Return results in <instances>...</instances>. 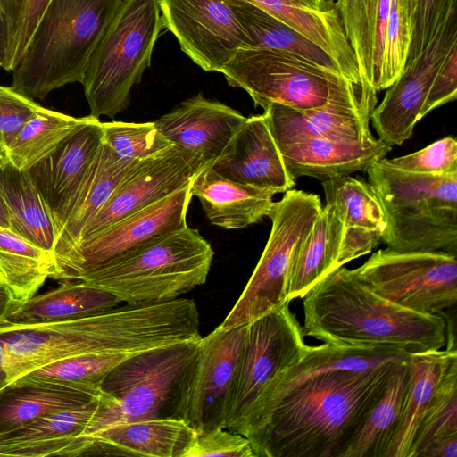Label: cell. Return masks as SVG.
<instances>
[{
  "label": "cell",
  "instance_id": "cell-42",
  "mask_svg": "<svg viewBox=\"0 0 457 457\" xmlns=\"http://www.w3.org/2000/svg\"><path fill=\"white\" fill-rule=\"evenodd\" d=\"M418 0H390L387 18L381 90L403 72L414 31Z\"/></svg>",
  "mask_w": 457,
  "mask_h": 457
},
{
  "label": "cell",
  "instance_id": "cell-17",
  "mask_svg": "<svg viewBox=\"0 0 457 457\" xmlns=\"http://www.w3.org/2000/svg\"><path fill=\"white\" fill-rule=\"evenodd\" d=\"M200 171L198 164L174 145L158 155L139 161L84 227L75 247L119 220L190 185Z\"/></svg>",
  "mask_w": 457,
  "mask_h": 457
},
{
  "label": "cell",
  "instance_id": "cell-18",
  "mask_svg": "<svg viewBox=\"0 0 457 457\" xmlns=\"http://www.w3.org/2000/svg\"><path fill=\"white\" fill-rule=\"evenodd\" d=\"M103 140L102 122L90 114L48 155L26 170L46 204L57 236Z\"/></svg>",
  "mask_w": 457,
  "mask_h": 457
},
{
  "label": "cell",
  "instance_id": "cell-54",
  "mask_svg": "<svg viewBox=\"0 0 457 457\" xmlns=\"http://www.w3.org/2000/svg\"><path fill=\"white\" fill-rule=\"evenodd\" d=\"M0 228H10V215L4 198L0 194Z\"/></svg>",
  "mask_w": 457,
  "mask_h": 457
},
{
  "label": "cell",
  "instance_id": "cell-38",
  "mask_svg": "<svg viewBox=\"0 0 457 457\" xmlns=\"http://www.w3.org/2000/svg\"><path fill=\"white\" fill-rule=\"evenodd\" d=\"M326 206L346 228L374 231L384 236L387 222L373 187L350 175L321 181Z\"/></svg>",
  "mask_w": 457,
  "mask_h": 457
},
{
  "label": "cell",
  "instance_id": "cell-12",
  "mask_svg": "<svg viewBox=\"0 0 457 457\" xmlns=\"http://www.w3.org/2000/svg\"><path fill=\"white\" fill-rule=\"evenodd\" d=\"M350 274L403 308L440 314L457 302V256L379 249Z\"/></svg>",
  "mask_w": 457,
  "mask_h": 457
},
{
  "label": "cell",
  "instance_id": "cell-35",
  "mask_svg": "<svg viewBox=\"0 0 457 457\" xmlns=\"http://www.w3.org/2000/svg\"><path fill=\"white\" fill-rule=\"evenodd\" d=\"M224 1L248 37L249 48L281 50L340 74L335 62L322 49L284 21L249 2Z\"/></svg>",
  "mask_w": 457,
  "mask_h": 457
},
{
  "label": "cell",
  "instance_id": "cell-16",
  "mask_svg": "<svg viewBox=\"0 0 457 457\" xmlns=\"http://www.w3.org/2000/svg\"><path fill=\"white\" fill-rule=\"evenodd\" d=\"M457 45L456 9L441 24L423 50L406 62L370 114L379 139L401 145L412 135L432 81L444 59Z\"/></svg>",
  "mask_w": 457,
  "mask_h": 457
},
{
  "label": "cell",
  "instance_id": "cell-29",
  "mask_svg": "<svg viewBox=\"0 0 457 457\" xmlns=\"http://www.w3.org/2000/svg\"><path fill=\"white\" fill-rule=\"evenodd\" d=\"M334 5L354 54L363 87L377 94L381 91L390 0H337Z\"/></svg>",
  "mask_w": 457,
  "mask_h": 457
},
{
  "label": "cell",
  "instance_id": "cell-56",
  "mask_svg": "<svg viewBox=\"0 0 457 457\" xmlns=\"http://www.w3.org/2000/svg\"><path fill=\"white\" fill-rule=\"evenodd\" d=\"M6 151L4 147L0 145V166L4 164L7 162Z\"/></svg>",
  "mask_w": 457,
  "mask_h": 457
},
{
  "label": "cell",
  "instance_id": "cell-41",
  "mask_svg": "<svg viewBox=\"0 0 457 457\" xmlns=\"http://www.w3.org/2000/svg\"><path fill=\"white\" fill-rule=\"evenodd\" d=\"M457 435V360L434 392L418 426L409 457H420L431 444Z\"/></svg>",
  "mask_w": 457,
  "mask_h": 457
},
{
  "label": "cell",
  "instance_id": "cell-14",
  "mask_svg": "<svg viewBox=\"0 0 457 457\" xmlns=\"http://www.w3.org/2000/svg\"><path fill=\"white\" fill-rule=\"evenodd\" d=\"M192 196L188 185L119 220L57 261L50 278L59 282L77 280L137 245L186 227Z\"/></svg>",
  "mask_w": 457,
  "mask_h": 457
},
{
  "label": "cell",
  "instance_id": "cell-49",
  "mask_svg": "<svg viewBox=\"0 0 457 457\" xmlns=\"http://www.w3.org/2000/svg\"><path fill=\"white\" fill-rule=\"evenodd\" d=\"M457 97V45L453 46L444 59L432 81L421 108V120L434 109Z\"/></svg>",
  "mask_w": 457,
  "mask_h": 457
},
{
  "label": "cell",
  "instance_id": "cell-10",
  "mask_svg": "<svg viewBox=\"0 0 457 457\" xmlns=\"http://www.w3.org/2000/svg\"><path fill=\"white\" fill-rule=\"evenodd\" d=\"M318 195L289 189L275 202L269 216L271 230L245 287L220 326L248 325L288 303V286L297 254L318 219Z\"/></svg>",
  "mask_w": 457,
  "mask_h": 457
},
{
  "label": "cell",
  "instance_id": "cell-39",
  "mask_svg": "<svg viewBox=\"0 0 457 457\" xmlns=\"http://www.w3.org/2000/svg\"><path fill=\"white\" fill-rule=\"evenodd\" d=\"M86 118L72 117L41 106L7 148V160L16 168L28 170L48 155Z\"/></svg>",
  "mask_w": 457,
  "mask_h": 457
},
{
  "label": "cell",
  "instance_id": "cell-9",
  "mask_svg": "<svg viewBox=\"0 0 457 457\" xmlns=\"http://www.w3.org/2000/svg\"><path fill=\"white\" fill-rule=\"evenodd\" d=\"M199 341L136 353L105 377L98 407L81 435L91 437L111 426L129 421L173 417L174 403Z\"/></svg>",
  "mask_w": 457,
  "mask_h": 457
},
{
  "label": "cell",
  "instance_id": "cell-32",
  "mask_svg": "<svg viewBox=\"0 0 457 457\" xmlns=\"http://www.w3.org/2000/svg\"><path fill=\"white\" fill-rule=\"evenodd\" d=\"M0 194L7 206L10 229L53 253L56 229L37 188L25 170L9 161L0 166Z\"/></svg>",
  "mask_w": 457,
  "mask_h": 457
},
{
  "label": "cell",
  "instance_id": "cell-22",
  "mask_svg": "<svg viewBox=\"0 0 457 457\" xmlns=\"http://www.w3.org/2000/svg\"><path fill=\"white\" fill-rule=\"evenodd\" d=\"M99 398L87 403L48 412L0 436V456H85L81 435L94 416Z\"/></svg>",
  "mask_w": 457,
  "mask_h": 457
},
{
  "label": "cell",
  "instance_id": "cell-34",
  "mask_svg": "<svg viewBox=\"0 0 457 457\" xmlns=\"http://www.w3.org/2000/svg\"><path fill=\"white\" fill-rule=\"evenodd\" d=\"M455 347L411 353V383L403 418L386 457H409L420 419L453 361Z\"/></svg>",
  "mask_w": 457,
  "mask_h": 457
},
{
  "label": "cell",
  "instance_id": "cell-25",
  "mask_svg": "<svg viewBox=\"0 0 457 457\" xmlns=\"http://www.w3.org/2000/svg\"><path fill=\"white\" fill-rule=\"evenodd\" d=\"M190 191L202 205L206 218L225 229H240L269 217L275 191L227 179L211 167L198 172Z\"/></svg>",
  "mask_w": 457,
  "mask_h": 457
},
{
  "label": "cell",
  "instance_id": "cell-13",
  "mask_svg": "<svg viewBox=\"0 0 457 457\" xmlns=\"http://www.w3.org/2000/svg\"><path fill=\"white\" fill-rule=\"evenodd\" d=\"M247 325H220L201 337L196 356L178 393L174 418L195 432L225 428L237 379Z\"/></svg>",
  "mask_w": 457,
  "mask_h": 457
},
{
  "label": "cell",
  "instance_id": "cell-37",
  "mask_svg": "<svg viewBox=\"0 0 457 457\" xmlns=\"http://www.w3.org/2000/svg\"><path fill=\"white\" fill-rule=\"evenodd\" d=\"M54 257L10 228H0V281L17 303L36 295L54 272Z\"/></svg>",
  "mask_w": 457,
  "mask_h": 457
},
{
  "label": "cell",
  "instance_id": "cell-33",
  "mask_svg": "<svg viewBox=\"0 0 457 457\" xmlns=\"http://www.w3.org/2000/svg\"><path fill=\"white\" fill-rule=\"evenodd\" d=\"M408 361L396 367L344 457H386L405 411L411 383Z\"/></svg>",
  "mask_w": 457,
  "mask_h": 457
},
{
  "label": "cell",
  "instance_id": "cell-26",
  "mask_svg": "<svg viewBox=\"0 0 457 457\" xmlns=\"http://www.w3.org/2000/svg\"><path fill=\"white\" fill-rule=\"evenodd\" d=\"M195 435L184 420L162 417L120 423L91 439L89 455L129 454L150 457H183ZM88 455V456H89Z\"/></svg>",
  "mask_w": 457,
  "mask_h": 457
},
{
  "label": "cell",
  "instance_id": "cell-43",
  "mask_svg": "<svg viewBox=\"0 0 457 457\" xmlns=\"http://www.w3.org/2000/svg\"><path fill=\"white\" fill-rule=\"evenodd\" d=\"M103 139L120 156L145 160L158 155L173 145L158 129L154 121L134 123L102 122Z\"/></svg>",
  "mask_w": 457,
  "mask_h": 457
},
{
  "label": "cell",
  "instance_id": "cell-27",
  "mask_svg": "<svg viewBox=\"0 0 457 457\" xmlns=\"http://www.w3.org/2000/svg\"><path fill=\"white\" fill-rule=\"evenodd\" d=\"M244 1L262 8L310 39L332 59L345 79L370 93L363 87L354 54L336 7L323 12L309 7L301 0Z\"/></svg>",
  "mask_w": 457,
  "mask_h": 457
},
{
  "label": "cell",
  "instance_id": "cell-48",
  "mask_svg": "<svg viewBox=\"0 0 457 457\" xmlns=\"http://www.w3.org/2000/svg\"><path fill=\"white\" fill-rule=\"evenodd\" d=\"M412 40L407 62L413 60L434 37L441 24L456 9V0H418Z\"/></svg>",
  "mask_w": 457,
  "mask_h": 457
},
{
  "label": "cell",
  "instance_id": "cell-44",
  "mask_svg": "<svg viewBox=\"0 0 457 457\" xmlns=\"http://www.w3.org/2000/svg\"><path fill=\"white\" fill-rule=\"evenodd\" d=\"M49 0H0L9 27L4 70L12 71L21 59Z\"/></svg>",
  "mask_w": 457,
  "mask_h": 457
},
{
  "label": "cell",
  "instance_id": "cell-47",
  "mask_svg": "<svg viewBox=\"0 0 457 457\" xmlns=\"http://www.w3.org/2000/svg\"><path fill=\"white\" fill-rule=\"evenodd\" d=\"M40 107L33 98L11 86L0 85V145L5 151Z\"/></svg>",
  "mask_w": 457,
  "mask_h": 457
},
{
  "label": "cell",
  "instance_id": "cell-4",
  "mask_svg": "<svg viewBox=\"0 0 457 457\" xmlns=\"http://www.w3.org/2000/svg\"><path fill=\"white\" fill-rule=\"evenodd\" d=\"M121 0H49L29 45L12 71L11 87L45 98L81 83L89 58Z\"/></svg>",
  "mask_w": 457,
  "mask_h": 457
},
{
  "label": "cell",
  "instance_id": "cell-7",
  "mask_svg": "<svg viewBox=\"0 0 457 457\" xmlns=\"http://www.w3.org/2000/svg\"><path fill=\"white\" fill-rule=\"evenodd\" d=\"M220 73L263 110L272 104L308 110L336 103L370 116L377 104L376 95L339 73L281 50L239 49Z\"/></svg>",
  "mask_w": 457,
  "mask_h": 457
},
{
  "label": "cell",
  "instance_id": "cell-19",
  "mask_svg": "<svg viewBox=\"0 0 457 457\" xmlns=\"http://www.w3.org/2000/svg\"><path fill=\"white\" fill-rule=\"evenodd\" d=\"M246 117L216 100L195 95L154 121L172 145L191 157L201 170L223 154Z\"/></svg>",
  "mask_w": 457,
  "mask_h": 457
},
{
  "label": "cell",
  "instance_id": "cell-1",
  "mask_svg": "<svg viewBox=\"0 0 457 457\" xmlns=\"http://www.w3.org/2000/svg\"><path fill=\"white\" fill-rule=\"evenodd\" d=\"M402 362L309 378L265 404L244 436L256 457H344Z\"/></svg>",
  "mask_w": 457,
  "mask_h": 457
},
{
  "label": "cell",
  "instance_id": "cell-28",
  "mask_svg": "<svg viewBox=\"0 0 457 457\" xmlns=\"http://www.w3.org/2000/svg\"><path fill=\"white\" fill-rule=\"evenodd\" d=\"M139 161L120 156L104 140L79 190L53 250L54 264L77 245L81 231Z\"/></svg>",
  "mask_w": 457,
  "mask_h": 457
},
{
  "label": "cell",
  "instance_id": "cell-30",
  "mask_svg": "<svg viewBox=\"0 0 457 457\" xmlns=\"http://www.w3.org/2000/svg\"><path fill=\"white\" fill-rule=\"evenodd\" d=\"M409 357L410 353L392 348L344 347L326 343L308 345L301 358L278 377L248 425L265 404L309 378L332 370L364 371L405 361Z\"/></svg>",
  "mask_w": 457,
  "mask_h": 457
},
{
  "label": "cell",
  "instance_id": "cell-51",
  "mask_svg": "<svg viewBox=\"0 0 457 457\" xmlns=\"http://www.w3.org/2000/svg\"><path fill=\"white\" fill-rule=\"evenodd\" d=\"M9 48V27L0 3V67L4 70Z\"/></svg>",
  "mask_w": 457,
  "mask_h": 457
},
{
  "label": "cell",
  "instance_id": "cell-52",
  "mask_svg": "<svg viewBox=\"0 0 457 457\" xmlns=\"http://www.w3.org/2000/svg\"><path fill=\"white\" fill-rule=\"evenodd\" d=\"M15 303L9 289L0 281V322L6 320Z\"/></svg>",
  "mask_w": 457,
  "mask_h": 457
},
{
  "label": "cell",
  "instance_id": "cell-57",
  "mask_svg": "<svg viewBox=\"0 0 457 457\" xmlns=\"http://www.w3.org/2000/svg\"><path fill=\"white\" fill-rule=\"evenodd\" d=\"M326 4L334 6V0H322Z\"/></svg>",
  "mask_w": 457,
  "mask_h": 457
},
{
  "label": "cell",
  "instance_id": "cell-6",
  "mask_svg": "<svg viewBox=\"0 0 457 457\" xmlns=\"http://www.w3.org/2000/svg\"><path fill=\"white\" fill-rule=\"evenodd\" d=\"M366 172L385 211L387 249L457 256V173H412L381 160Z\"/></svg>",
  "mask_w": 457,
  "mask_h": 457
},
{
  "label": "cell",
  "instance_id": "cell-53",
  "mask_svg": "<svg viewBox=\"0 0 457 457\" xmlns=\"http://www.w3.org/2000/svg\"><path fill=\"white\" fill-rule=\"evenodd\" d=\"M4 335L0 331V391L4 388L8 384V377L4 365Z\"/></svg>",
  "mask_w": 457,
  "mask_h": 457
},
{
  "label": "cell",
  "instance_id": "cell-3",
  "mask_svg": "<svg viewBox=\"0 0 457 457\" xmlns=\"http://www.w3.org/2000/svg\"><path fill=\"white\" fill-rule=\"evenodd\" d=\"M303 336L356 348H392L408 353L442 349L443 315L417 312L378 295L339 267L303 297Z\"/></svg>",
  "mask_w": 457,
  "mask_h": 457
},
{
  "label": "cell",
  "instance_id": "cell-36",
  "mask_svg": "<svg viewBox=\"0 0 457 457\" xmlns=\"http://www.w3.org/2000/svg\"><path fill=\"white\" fill-rule=\"evenodd\" d=\"M96 398L69 387L36 382H12L0 391V436L48 412L87 403Z\"/></svg>",
  "mask_w": 457,
  "mask_h": 457
},
{
  "label": "cell",
  "instance_id": "cell-31",
  "mask_svg": "<svg viewBox=\"0 0 457 457\" xmlns=\"http://www.w3.org/2000/svg\"><path fill=\"white\" fill-rule=\"evenodd\" d=\"M120 303L109 292L79 279L68 280L57 288L16 303L6 320L19 324L68 320L106 312Z\"/></svg>",
  "mask_w": 457,
  "mask_h": 457
},
{
  "label": "cell",
  "instance_id": "cell-2",
  "mask_svg": "<svg viewBox=\"0 0 457 457\" xmlns=\"http://www.w3.org/2000/svg\"><path fill=\"white\" fill-rule=\"evenodd\" d=\"M8 384L45 364L81 354L139 353L201 339L189 298L125 304L82 318L35 324L0 322Z\"/></svg>",
  "mask_w": 457,
  "mask_h": 457
},
{
  "label": "cell",
  "instance_id": "cell-40",
  "mask_svg": "<svg viewBox=\"0 0 457 457\" xmlns=\"http://www.w3.org/2000/svg\"><path fill=\"white\" fill-rule=\"evenodd\" d=\"M131 355L90 353L63 358L34 369L13 382L54 384L99 398L105 377Z\"/></svg>",
  "mask_w": 457,
  "mask_h": 457
},
{
  "label": "cell",
  "instance_id": "cell-23",
  "mask_svg": "<svg viewBox=\"0 0 457 457\" xmlns=\"http://www.w3.org/2000/svg\"><path fill=\"white\" fill-rule=\"evenodd\" d=\"M263 115L278 148L312 139L374 138L370 115L336 103L308 110L272 104L264 109Z\"/></svg>",
  "mask_w": 457,
  "mask_h": 457
},
{
  "label": "cell",
  "instance_id": "cell-20",
  "mask_svg": "<svg viewBox=\"0 0 457 457\" xmlns=\"http://www.w3.org/2000/svg\"><path fill=\"white\" fill-rule=\"evenodd\" d=\"M381 243L379 233L346 228L330 208L323 206L294 263L287 300L303 298L326 275Z\"/></svg>",
  "mask_w": 457,
  "mask_h": 457
},
{
  "label": "cell",
  "instance_id": "cell-24",
  "mask_svg": "<svg viewBox=\"0 0 457 457\" xmlns=\"http://www.w3.org/2000/svg\"><path fill=\"white\" fill-rule=\"evenodd\" d=\"M386 142L372 138L361 141L312 139L279 148L285 167L296 181L300 177L320 181L366 171L392 150Z\"/></svg>",
  "mask_w": 457,
  "mask_h": 457
},
{
  "label": "cell",
  "instance_id": "cell-21",
  "mask_svg": "<svg viewBox=\"0 0 457 457\" xmlns=\"http://www.w3.org/2000/svg\"><path fill=\"white\" fill-rule=\"evenodd\" d=\"M211 168L231 181L277 194L292 189L296 182L285 167L263 113L246 118Z\"/></svg>",
  "mask_w": 457,
  "mask_h": 457
},
{
  "label": "cell",
  "instance_id": "cell-15",
  "mask_svg": "<svg viewBox=\"0 0 457 457\" xmlns=\"http://www.w3.org/2000/svg\"><path fill=\"white\" fill-rule=\"evenodd\" d=\"M163 28L205 71H219L250 41L224 0H158Z\"/></svg>",
  "mask_w": 457,
  "mask_h": 457
},
{
  "label": "cell",
  "instance_id": "cell-8",
  "mask_svg": "<svg viewBox=\"0 0 457 457\" xmlns=\"http://www.w3.org/2000/svg\"><path fill=\"white\" fill-rule=\"evenodd\" d=\"M162 28L158 0H121L81 81L92 116L113 118L129 106Z\"/></svg>",
  "mask_w": 457,
  "mask_h": 457
},
{
  "label": "cell",
  "instance_id": "cell-46",
  "mask_svg": "<svg viewBox=\"0 0 457 457\" xmlns=\"http://www.w3.org/2000/svg\"><path fill=\"white\" fill-rule=\"evenodd\" d=\"M256 457L250 440L223 427L195 432L183 457Z\"/></svg>",
  "mask_w": 457,
  "mask_h": 457
},
{
  "label": "cell",
  "instance_id": "cell-45",
  "mask_svg": "<svg viewBox=\"0 0 457 457\" xmlns=\"http://www.w3.org/2000/svg\"><path fill=\"white\" fill-rule=\"evenodd\" d=\"M404 171L442 176L457 173V141L448 136L414 153L381 160Z\"/></svg>",
  "mask_w": 457,
  "mask_h": 457
},
{
  "label": "cell",
  "instance_id": "cell-50",
  "mask_svg": "<svg viewBox=\"0 0 457 457\" xmlns=\"http://www.w3.org/2000/svg\"><path fill=\"white\" fill-rule=\"evenodd\" d=\"M420 457H457V435L449 436L431 444Z\"/></svg>",
  "mask_w": 457,
  "mask_h": 457
},
{
  "label": "cell",
  "instance_id": "cell-5",
  "mask_svg": "<svg viewBox=\"0 0 457 457\" xmlns=\"http://www.w3.org/2000/svg\"><path fill=\"white\" fill-rule=\"evenodd\" d=\"M213 254L211 245L187 225L137 245L78 279L126 304L171 300L205 283Z\"/></svg>",
  "mask_w": 457,
  "mask_h": 457
},
{
  "label": "cell",
  "instance_id": "cell-55",
  "mask_svg": "<svg viewBox=\"0 0 457 457\" xmlns=\"http://www.w3.org/2000/svg\"><path fill=\"white\" fill-rule=\"evenodd\" d=\"M309 7L317 11H328L335 7L326 4L322 0H301Z\"/></svg>",
  "mask_w": 457,
  "mask_h": 457
},
{
  "label": "cell",
  "instance_id": "cell-11",
  "mask_svg": "<svg viewBox=\"0 0 457 457\" xmlns=\"http://www.w3.org/2000/svg\"><path fill=\"white\" fill-rule=\"evenodd\" d=\"M286 303L247 325L240 366L225 428L244 434L278 377L307 348L303 328Z\"/></svg>",
  "mask_w": 457,
  "mask_h": 457
}]
</instances>
